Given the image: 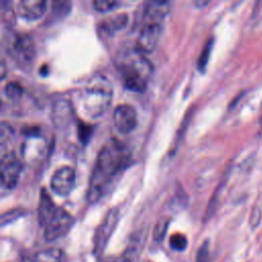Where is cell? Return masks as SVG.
<instances>
[{
	"label": "cell",
	"instance_id": "1",
	"mask_svg": "<svg viewBox=\"0 0 262 262\" xmlns=\"http://www.w3.org/2000/svg\"><path fill=\"white\" fill-rule=\"evenodd\" d=\"M131 164V151L122 141L112 138L99 149L87 189V201H99L107 187Z\"/></svg>",
	"mask_w": 262,
	"mask_h": 262
},
{
	"label": "cell",
	"instance_id": "2",
	"mask_svg": "<svg viewBox=\"0 0 262 262\" xmlns=\"http://www.w3.org/2000/svg\"><path fill=\"white\" fill-rule=\"evenodd\" d=\"M113 88L107 79L95 76L76 93V105L88 118L100 117L110 106Z\"/></svg>",
	"mask_w": 262,
	"mask_h": 262
},
{
	"label": "cell",
	"instance_id": "3",
	"mask_svg": "<svg viewBox=\"0 0 262 262\" xmlns=\"http://www.w3.org/2000/svg\"><path fill=\"white\" fill-rule=\"evenodd\" d=\"M144 54L135 47L123 52L118 57L117 64L124 86L129 90L141 92L147 87L154 68Z\"/></svg>",
	"mask_w": 262,
	"mask_h": 262
},
{
	"label": "cell",
	"instance_id": "4",
	"mask_svg": "<svg viewBox=\"0 0 262 262\" xmlns=\"http://www.w3.org/2000/svg\"><path fill=\"white\" fill-rule=\"evenodd\" d=\"M170 9L167 1H149L145 3L142 21L135 47L143 53L151 52L161 37L166 14Z\"/></svg>",
	"mask_w": 262,
	"mask_h": 262
},
{
	"label": "cell",
	"instance_id": "5",
	"mask_svg": "<svg viewBox=\"0 0 262 262\" xmlns=\"http://www.w3.org/2000/svg\"><path fill=\"white\" fill-rule=\"evenodd\" d=\"M119 209L112 208L105 214L103 220L98 225L95 235H94V246H93V253L96 257H100L103 253L110 237L112 236L118 221H119Z\"/></svg>",
	"mask_w": 262,
	"mask_h": 262
},
{
	"label": "cell",
	"instance_id": "6",
	"mask_svg": "<svg viewBox=\"0 0 262 262\" xmlns=\"http://www.w3.org/2000/svg\"><path fill=\"white\" fill-rule=\"evenodd\" d=\"M74 217L61 207L57 210L47 225L44 227V237L47 242H53L66 235L74 225Z\"/></svg>",
	"mask_w": 262,
	"mask_h": 262
},
{
	"label": "cell",
	"instance_id": "7",
	"mask_svg": "<svg viewBox=\"0 0 262 262\" xmlns=\"http://www.w3.org/2000/svg\"><path fill=\"white\" fill-rule=\"evenodd\" d=\"M21 170H23L21 163L12 152L1 155V161H0L1 186L6 189L13 188L18 182Z\"/></svg>",
	"mask_w": 262,
	"mask_h": 262
},
{
	"label": "cell",
	"instance_id": "8",
	"mask_svg": "<svg viewBox=\"0 0 262 262\" xmlns=\"http://www.w3.org/2000/svg\"><path fill=\"white\" fill-rule=\"evenodd\" d=\"M10 52L18 62L30 63L35 57V44L30 35L18 34L10 43Z\"/></svg>",
	"mask_w": 262,
	"mask_h": 262
},
{
	"label": "cell",
	"instance_id": "9",
	"mask_svg": "<svg viewBox=\"0 0 262 262\" xmlns=\"http://www.w3.org/2000/svg\"><path fill=\"white\" fill-rule=\"evenodd\" d=\"M114 125L123 134L131 132L137 125V113L128 103H121L116 106L113 113Z\"/></svg>",
	"mask_w": 262,
	"mask_h": 262
},
{
	"label": "cell",
	"instance_id": "10",
	"mask_svg": "<svg viewBox=\"0 0 262 262\" xmlns=\"http://www.w3.org/2000/svg\"><path fill=\"white\" fill-rule=\"evenodd\" d=\"M76 174L72 167L61 166L54 171L50 180V187L58 195L69 194L75 185Z\"/></svg>",
	"mask_w": 262,
	"mask_h": 262
},
{
	"label": "cell",
	"instance_id": "11",
	"mask_svg": "<svg viewBox=\"0 0 262 262\" xmlns=\"http://www.w3.org/2000/svg\"><path fill=\"white\" fill-rule=\"evenodd\" d=\"M46 6L47 2L44 0H23L16 5V12L25 19L34 20L45 13Z\"/></svg>",
	"mask_w": 262,
	"mask_h": 262
},
{
	"label": "cell",
	"instance_id": "12",
	"mask_svg": "<svg viewBox=\"0 0 262 262\" xmlns=\"http://www.w3.org/2000/svg\"><path fill=\"white\" fill-rule=\"evenodd\" d=\"M57 210L54 202L52 201L49 193L46 191L45 188L40 190V198H39V205H38V220L40 225L46 226L50 219L53 217Z\"/></svg>",
	"mask_w": 262,
	"mask_h": 262
},
{
	"label": "cell",
	"instance_id": "13",
	"mask_svg": "<svg viewBox=\"0 0 262 262\" xmlns=\"http://www.w3.org/2000/svg\"><path fill=\"white\" fill-rule=\"evenodd\" d=\"M62 252L56 248H50L38 251L26 258L21 262H60Z\"/></svg>",
	"mask_w": 262,
	"mask_h": 262
},
{
	"label": "cell",
	"instance_id": "14",
	"mask_svg": "<svg viewBox=\"0 0 262 262\" xmlns=\"http://www.w3.org/2000/svg\"><path fill=\"white\" fill-rule=\"evenodd\" d=\"M128 21V15L126 13H117L103 19L99 24L100 30L105 34H113L126 26Z\"/></svg>",
	"mask_w": 262,
	"mask_h": 262
},
{
	"label": "cell",
	"instance_id": "15",
	"mask_svg": "<svg viewBox=\"0 0 262 262\" xmlns=\"http://www.w3.org/2000/svg\"><path fill=\"white\" fill-rule=\"evenodd\" d=\"M72 120V106L67 101H58L53 106V121L58 127L69 125Z\"/></svg>",
	"mask_w": 262,
	"mask_h": 262
},
{
	"label": "cell",
	"instance_id": "16",
	"mask_svg": "<svg viewBox=\"0 0 262 262\" xmlns=\"http://www.w3.org/2000/svg\"><path fill=\"white\" fill-rule=\"evenodd\" d=\"M142 243L140 236L134 238L116 262H137L142 250Z\"/></svg>",
	"mask_w": 262,
	"mask_h": 262
},
{
	"label": "cell",
	"instance_id": "17",
	"mask_svg": "<svg viewBox=\"0 0 262 262\" xmlns=\"http://www.w3.org/2000/svg\"><path fill=\"white\" fill-rule=\"evenodd\" d=\"M24 87L20 83L16 81H10L8 82L4 87V92L6 96L12 100H16L21 97L24 94Z\"/></svg>",
	"mask_w": 262,
	"mask_h": 262
},
{
	"label": "cell",
	"instance_id": "18",
	"mask_svg": "<svg viewBox=\"0 0 262 262\" xmlns=\"http://www.w3.org/2000/svg\"><path fill=\"white\" fill-rule=\"evenodd\" d=\"M187 246V239L185 235L181 233H175L170 237V247L175 251H183Z\"/></svg>",
	"mask_w": 262,
	"mask_h": 262
},
{
	"label": "cell",
	"instance_id": "19",
	"mask_svg": "<svg viewBox=\"0 0 262 262\" xmlns=\"http://www.w3.org/2000/svg\"><path fill=\"white\" fill-rule=\"evenodd\" d=\"M168 223H169V221L165 218L158 221V223L156 224L155 229H154V239L155 241L161 242L164 238L166 231H167Z\"/></svg>",
	"mask_w": 262,
	"mask_h": 262
},
{
	"label": "cell",
	"instance_id": "20",
	"mask_svg": "<svg viewBox=\"0 0 262 262\" xmlns=\"http://www.w3.org/2000/svg\"><path fill=\"white\" fill-rule=\"evenodd\" d=\"M24 213H25V211L23 209H13V210L5 212L1 216V225L4 226V225L12 222L13 220H15V219L19 218L21 215H24Z\"/></svg>",
	"mask_w": 262,
	"mask_h": 262
},
{
	"label": "cell",
	"instance_id": "21",
	"mask_svg": "<svg viewBox=\"0 0 262 262\" xmlns=\"http://www.w3.org/2000/svg\"><path fill=\"white\" fill-rule=\"evenodd\" d=\"M12 133H13V130L10 127V125L6 124V122H2L0 126V143L2 148H4L5 143L11 139Z\"/></svg>",
	"mask_w": 262,
	"mask_h": 262
},
{
	"label": "cell",
	"instance_id": "22",
	"mask_svg": "<svg viewBox=\"0 0 262 262\" xmlns=\"http://www.w3.org/2000/svg\"><path fill=\"white\" fill-rule=\"evenodd\" d=\"M119 4V2L117 1H102V0H95L92 2L93 7L95 8V10L99 11V12H106L112 10L113 8H115L117 5Z\"/></svg>",
	"mask_w": 262,
	"mask_h": 262
},
{
	"label": "cell",
	"instance_id": "23",
	"mask_svg": "<svg viewBox=\"0 0 262 262\" xmlns=\"http://www.w3.org/2000/svg\"><path fill=\"white\" fill-rule=\"evenodd\" d=\"M212 40H208V42L206 43L204 49H203V52L202 54L200 55V58H199V61H198V66H199V69L200 70H204L206 68V64L208 62V59H209V56H210V52H211V48H212Z\"/></svg>",
	"mask_w": 262,
	"mask_h": 262
},
{
	"label": "cell",
	"instance_id": "24",
	"mask_svg": "<svg viewBox=\"0 0 262 262\" xmlns=\"http://www.w3.org/2000/svg\"><path fill=\"white\" fill-rule=\"evenodd\" d=\"M195 262H211L210 251H209V243L208 241L204 242L202 246L199 248L196 253Z\"/></svg>",
	"mask_w": 262,
	"mask_h": 262
},
{
	"label": "cell",
	"instance_id": "25",
	"mask_svg": "<svg viewBox=\"0 0 262 262\" xmlns=\"http://www.w3.org/2000/svg\"><path fill=\"white\" fill-rule=\"evenodd\" d=\"M70 2L59 1V2H52V12L55 16H60L67 14L70 10Z\"/></svg>",
	"mask_w": 262,
	"mask_h": 262
},
{
	"label": "cell",
	"instance_id": "26",
	"mask_svg": "<svg viewBox=\"0 0 262 262\" xmlns=\"http://www.w3.org/2000/svg\"><path fill=\"white\" fill-rule=\"evenodd\" d=\"M262 218V212L260 210V208H254V210L252 211L251 217H250V224L253 228L257 227L260 224Z\"/></svg>",
	"mask_w": 262,
	"mask_h": 262
},
{
	"label": "cell",
	"instance_id": "27",
	"mask_svg": "<svg viewBox=\"0 0 262 262\" xmlns=\"http://www.w3.org/2000/svg\"><path fill=\"white\" fill-rule=\"evenodd\" d=\"M90 127L89 126H85L84 124H80L79 128H78V133H79V138L81 141L86 140L87 138H89L90 136Z\"/></svg>",
	"mask_w": 262,
	"mask_h": 262
},
{
	"label": "cell",
	"instance_id": "28",
	"mask_svg": "<svg viewBox=\"0 0 262 262\" xmlns=\"http://www.w3.org/2000/svg\"><path fill=\"white\" fill-rule=\"evenodd\" d=\"M1 79H3L4 78V76H5V62H4V60L2 59V62H1Z\"/></svg>",
	"mask_w": 262,
	"mask_h": 262
},
{
	"label": "cell",
	"instance_id": "29",
	"mask_svg": "<svg viewBox=\"0 0 262 262\" xmlns=\"http://www.w3.org/2000/svg\"><path fill=\"white\" fill-rule=\"evenodd\" d=\"M206 4H208V2H200V1L195 2V5H198V6H200V5H206Z\"/></svg>",
	"mask_w": 262,
	"mask_h": 262
},
{
	"label": "cell",
	"instance_id": "30",
	"mask_svg": "<svg viewBox=\"0 0 262 262\" xmlns=\"http://www.w3.org/2000/svg\"><path fill=\"white\" fill-rule=\"evenodd\" d=\"M260 123H261V125H262V117H261V119H260Z\"/></svg>",
	"mask_w": 262,
	"mask_h": 262
}]
</instances>
